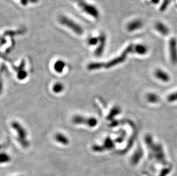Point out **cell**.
Segmentation results:
<instances>
[{
	"mask_svg": "<svg viewBox=\"0 0 177 176\" xmlns=\"http://www.w3.org/2000/svg\"><path fill=\"white\" fill-rule=\"evenodd\" d=\"M133 46L134 45L133 44L130 45L128 46L121 54V55L114 59L108 62H94L89 64L88 66V69L89 70H95V69H99L101 68H110L115 65L124 62L126 59L127 55L129 53L133 52Z\"/></svg>",
	"mask_w": 177,
	"mask_h": 176,
	"instance_id": "1",
	"label": "cell"
},
{
	"mask_svg": "<svg viewBox=\"0 0 177 176\" xmlns=\"http://www.w3.org/2000/svg\"><path fill=\"white\" fill-rule=\"evenodd\" d=\"M75 2L85 13L95 18L99 17L100 13L97 8L87 3L85 0H71Z\"/></svg>",
	"mask_w": 177,
	"mask_h": 176,
	"instance_id": "2",
	"label": "cell"
},
{
	"mask_svg": "<svg viewBox=\"0 0 177 176\" xmlns=\"http://www.w3.org/2000/svg\"><path fill=\"white\" fill-rule=\"evenodd\" d=\"M59 21L62 25L70 28L76 35H81L84 32L82 27L70 18L66 16H60L59 18Z\"/></svg>",
	"mask_w": 177,
	"mask_h": 176,
	"instance_id": "3",
	"label": "cell"
},
{
	"mask_svg": "<svg viewBox=\"0 0 177 176\" xmlns=\"http://www.w3.org/2000/svg\"><path fill=\"white\" fill-rule=\"evenodd\" d=\"M12 126L15 129L18 133V140L20 144L25 148H27L29 145V142L27 140V133L22 128V126L18 123L15 122L12 124Z\"/></svg>",
	"mask_w": 177,
	"mask_h": 176,
	"instance_id": "4",
	"label": "cell"
},
{
	"mask_svg": "<svg viewBox=\"0 0 177 176\" xmlns=\"http://www.w3.org/2000/svg\"><path fill=\"white\" fill-rule=\"evenodd\" d=\"M72 121L76 124L84 123L86 124L90 127L95 126L97 123V120L95 118H86L80 115H76L73 118Z\"/></svg>",
	"mask_w": 177,
	"mask_h": 176,
	"instance_id": "5",
	"label": "cell"
},
{
	"mask_svg": "<svg viewBox=\"0 0 177 176\" xmlns=\"http://www.w3.org/2000/svg\"><path fill=\"white\" fill-rule=\"evenodd\" d=\"M169 51L170 58L173 63H177V41L175 38H171L169 41Z\"/></svg>",
	"mask_w": 177,
	"mask_h": 176,
	"instance_id": "6",
	"label": "cell"
},
{
	"mask_svg": "<svg viewBox=\"0 0 177 176\" xmlns=\"http://www.w3.org/2000/svg\"><path fill=\"white\" fill-rule=\"evenodd\" d=\"M99 45L97 48V49L95 50V55L97 56H100L104 50V48L106 46V35L102 33L99 37Z\"/></svg>",
	"mask_w": 177,
	"mask_h": 176,
	"instance_id": "7",
	"label": "cell"
},
{
	"mask_svg": "<svg viewBox=\"0 0 177 176\" xmlns=\"http://www.w3.org/2000/svg\"><path fill=\"white\" fill-rule=\"evenodd\" d=\"M143 26L142 21L139 19H135L129 22L127 25V30L130 32H134L141 29Z\"/></svg>",
	"mask_w": 177,
	"mask_h": 176,
	"instance_id": "8",
	"label": "cell"
},
{
	"mask_svg": "<svg viewBox=\"0 0 177 176\" xmlns=\"http://www.w3.org/2000/svg\"><path fill=\"white\" fill-rule=\"evenodd\" d=\"M155 28L160 33L163 35H168L170 32L168 27L161 22H157L155 25Z\"/></svg>",
	"mask_w": 177,
	"mask_h": 176,
	"instance_id": "9",
	"label": "cell"
},
{
	"mask_svg": "<svg viewBox=\"0 0 177 176\" xmlns=\"http://www.w3.org/2000/svg\"><path fill=\"white\" fill-rule=\"evenodd\" d=\"M155 75L157 79L163 82H168L170 79V77L168 74L161 69H157L155 71Z\"/></svg>",
	"mask_w": 177,
	"mask_h": 176,
	"instance_id": "10",
	"label": "cell"
},
{
	"mask_svg": "<svg viewBox=\"0 0 177 176\" xmlns=\"http://www.w3.org/2000/svg\"><path fill=\"white\" fill-rule=\"evenodd\" d=\"M147 48L143 44H138L133 46V52L140 55H144L147 53Z\"/></svg>",
	"mask_w": 177,
	"mask_h": 176,
	"instance_id": "11",
	"label": "cell"
},
{
	"mask_svg": "<svg viewBox=\"0 0 177 176\" xmlns=\"http://www.w3.org/2000/svg\"><path fill=\"white\" fill-rule=\"evenodd\" d=\"M65 66V62L62 60H58L54 64V69L57 73H62Z\"/></svg>",
	"mask_w": 177,
	"mask_h": 176,
	"instance_id": "12",
	"label": "cell"
},
{
	"mask_svg": "<svg viewBox=\"0 0 177 176\" xmlns=\"http://www.w3.org/2000/svg\"><path fill=\"white\" fill-rule=\"evenodd\" d=\"M55 138L56 141L62 143L63 145H67L69 142L68 138L65 136L62 135V134H57Z\"/></svg>",
	"mask_w": 177,
	"mask_h": 176,
	"instance_id": "13",
	"label": "cell"
},
{
	"mask_svg": "<svg viewBox=\"0 0 177 176\" xmlns=\"http://www.w3.org/2000/svg\"><path fill=\"white\" fill-rule=\"evenodd\" d=\"M63 88H64V87H63L62 84L56 83V84L54 85V86L53 87V92L56 93H58L62 91L63 90Z\"/></svg>",
	"mask_w": 177,
	"mask_h": 176,
	"instance_id": "14",
	"label": "cell"
},
{
	"mask_svg": "<svg viewBox=\"0 0 177 176\" xmlns=\"http://www.w3.org/2000/svg\"><path fill=\"white\" fill-rule=\"evenodd\" d=\"M142 157V153L141 152H136V153L134 154L132 159V162L133 164H136L139 159H141Z\"/></svg>",
	"mask_w": 177,
	"mask_h": 176,
	"instance_id": "15",
	"label": "cell"
},
{
	"mask_svg": "<svg viewBox=\"0 0 177 176\" xmlns=\"http://www.w3.org/2000/svg\"><path fill=\"white\" fill-rule=\"evenodd\" d=\"M147 100H149V102H151L152 103H155V102H157L158 101L159 98L157 95L154 94H150L148 95Z\"/></svg>",
	"mask_w": 177,
	"mask_h": 176,
	"instance_id": "16",
	"label": "cell"
},
{
	"mask_svg": "<svg viewBox=\"0 0 177 176\" xmlns=\"http://www.w3.org/2000/svg\"><path fill=\"white\" fill-rule=\"evenodd\" d=\"M99 43V37H91L89 38L88 40V44L89 45H95L96 44Z\"/></svg>",
	"mask_w": 177,
	"mask_h": 176,
	"instance_id": "17",
	"label": "cell"
},
{
	"mask_svg": "<svg viewBox=\"0 0 177 176\" xmlns=\"http://www.w3.org/2000/svg\"><path fill=\"white\" fill-rule=\"evenodd\" d=\"M27 73L24 70H21V71H18L17 78L20 80L24 79L27 77Z\"/></svg>",
	"mask_w": 177,
	"mask_h": 176,
	"instance_id": "18",
	"label": "cell"
},
{
	"mask_svg": "<svg viewBox=\"0 0 177 176\" xmlns=\"http://www.w3.org/2000/svg\"><path fill=\"white\" fill-rule=\"evenodd\" d=\"M10 160V158L9 156L4 153H2L1 155V162L3 163V162H8Z\"/></svg>",
	"mask_w": 177,
	"mask_h": 176,
	"instance_id": "19",
	"label": "cell"
},
{
	"mask_svg": "<svg viewBox=\"0 0 177 176\" xmlns=\"http://www.w3.org/2000/svg\"><path fill=\"white\" fill-rule=\"evenodd\" d=\"M168 101L170 102L177 101V92L174 93L171 95H169L168 97Z\"/></svg>",
	"mask_w": 177,
	"mask_h": 176,
	"instance_id": "20",
	"label": "cell"
},
{
	"mask_svg": "<svg viewBox=\"0 0 177 176\" xmlns=\"http://www.w3.org/2000/svg\"><path fill=\"white\" fill-rule=\"evenodd\" d=\"M119 112H120V110L119 109V108L115 107V108L114 109V110L112 111V112L111 113V114H110L108 116H109L110 118H111L112 116H114L115 115L118 114L119 113Z\"/></svg>",
	"mask_w": 177,
	"mask_h": 176,
	"instance_id": "21",
	"label": "cell"
},
{
	"mask_svg": "<svg viewBox=\"0 0 177 176\" xmlns=\"http://www.w3.org/2000/svg\"><path fill=\"white\" fill-rule=\"evenodd\" d=\"M168 170H163V172H162V175H161V176H166V175L168 174Z\"/></svg>",
	"mask_w": 177,
	"mask_h": 176,
	"instance_id": "22",
	"label": "cell"
},
{
	"mask_svg": "<svg viewBox=\"0 0 177 176\" xmlns=\"http://www.w3.org/2000/svg\"><path fill=\"white\" fill-rule=\"evenodd\" d=\"M28 2H29V0H21V2L22 5H27Z\"/></svg>",
	"mask_w": 177,
	"mask_h": 176,
	"instance_id": "23",
	"label": "cell"
},
{
	"mask_svg": "<svg viewBox=\"0 0 177 176\" xmlns=\"http://www.w3.org/2000/svg\"><path fill=\"white\" fill-rule=\"evenodd\" d=\"M39 0H29V2H30L32 3H37Z\"/></svg>",
	"mask_w": 177,
	"mask_h": 176,
	"instance_id": "24",
	"label": "cell"
}]
</instances>
